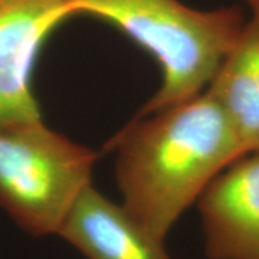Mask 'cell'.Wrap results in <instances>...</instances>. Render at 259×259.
<instances>
[{
	"instance_id": "obj_1",
	"label": "cell",
	"mask_w": 259,
	"mask_h": 259,
	"mask_svg": "<svg viewBox=\"0 0 259 259\" xmlns=\"http://www.w3.org/2000/svg\"><path fill=\"white\" fill-rule=\"evenodd\" d=\"M105 148L115 153L121 203L164 241L207 186L245 156L206 90L166 110L136 115Z\"/></svg>"
},
{
	"instance_id": "obj_2",
	"label": "cell",
	"mask_w": 259,
	"mask_h": 259,
	"mask_svg": "<svg viewBox=\"0 0 259 259\" xmlns=\"http://www.w3.org/2000/svg\"><path fill=\"white\" fill-rule=\"evenodd\" d=\"M75 16L111 23L160 66L161 82L137 115L202 94L246 22L241 8L196 9L180 0H66Z\"/></svg>"
},
{
	"instance_id": "obj_3",
	"label": "cell",
	"mask_w": 259,
	"mask_h": 259,
	"mask_svg": "<svg viewBox=\"0 0 259 259\" xmlns=\"http://www.w3.org/2000/svg\"><path fill=\"white\" fill-rule=\"evenodd\" d=\"M98 153L49 128L44 118L0 127V207L35 238L58 236L93 185Z\"/></svg>"
},
{
	"instance_id": "obj_4",
	"label": "cell",
	"mask_w": 259,
	"mask_h": 259,
	"mask_svg": "<svg viewBox=\"0 0 259 259\" xmlns=\"http://www.w3.org/2000/svg\"><path fill=\"white\" fill-rule=\"evenodd\" d=\"M71 18L66 0H0V127L42 118L33 69L48 37Z\"/></svg>"
},
{
	"instance_id": "obj_5",
	"label": "cell",
	"mask_w": 259,
	"mask_h": 259,
	"mask_svg": "<svg viewBox=\"0 0 259 259\" xmlns=\"http://www.w3.org/2000/svg\"><path fill=\"white\" fill-rule=\"evenodd\" d=\"M207 259H259V151L233 161L197 200Z\"/></svg>"
},
{
	"instance_id": "obj_6",
	"label": "cell",
	"mask_w": 259,
	"mask_h": 259,
	"mask_svg": "<svg viewBox=\"0 0 259 259\" xmlns=\"http://www.w3.org/2000/svg\"><path fill=\"white\" fill-rule=\"evenodd\" d=\"M58 236L87 259H173L164 239L94 185L78 197Z\"/></svg>"
},
{
	"instance_id": "obj_7",
	"label": "cell",
	"mask_w": 259,
	"mask_h": 259,
	"mask_svg": "<svg viewBox=\"0 0 259 259\" xmlns=\"http://www.w3.org/2000/svg\"><path fill=\"white\" fill-rule=\"evenodd\" d=\"M206 91L221 105L243 154L259 151V16L246 18Z\"/></svg>"
},
{
	"instance_id": "obj_8",
	"label": "cell",
	"mask_w": 259,
	"mask_h": 259,
	"mask_svg": "<svg viewBox=\"0 0 259 259\" xmlns=\"http://www.w3.org/2000/svg\"><path fill=\"white\" fill-rule=\"evenodd\" d=\"M243 5L248 6L250 15H255V16H259V0H241Z\"/></svg>"
}]
</instances>
